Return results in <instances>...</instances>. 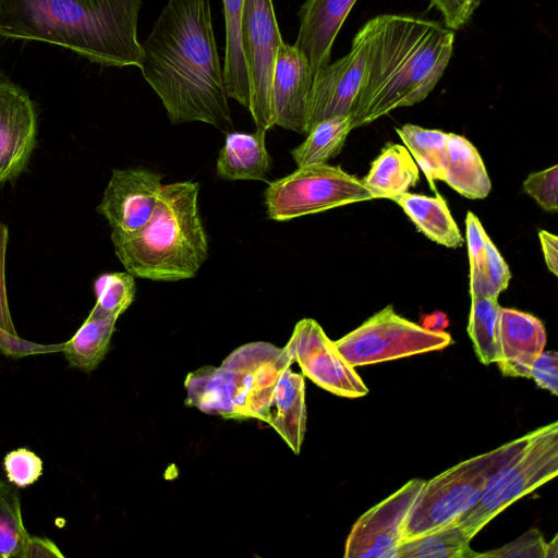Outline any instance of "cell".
Listing matches in <instances>:
<instances>
[{
    "label": "cell",
    "mask_w": 558,
    "mask_h": 558,
    "mask_svg": "<svg viewBox=\"0 0 558 558\" xmlns=\"http://www.w3.org/2000/svg\"><path fill=\"white\" fill-rule=\"evenodd\" d=\"M142 45L140 69L173 124L232 126L209 0H168Z\"/></svg>",
    "instance_id": "6da1fadb"
},
{
    "label": "cell",
    "mask_w": 558,
    "mask_h": 558,
    "mask_svg": "<svg viewBox=\"0 0 558 558\" xmlns=\"http://www.w3.org/2000/svg\"><path fill=\"white\" fill-rule=\"evenodd\" d=\"M364 72L351 113L352 129L424 100L453 53L454 31L408 14H380L360 28Z\"/></svg>",
    "instance_id": "7a4b0ae2"
},
{
    "label": "cell",
    "mask_w": 558,
    "mask_h": 558,
    "mask_svg": "<svg viewBox=\"0 0 558 558\" xmlns=\"http://www.w3.org/2000/svg\"><path fill=\"white\" fill-rule=\"evenodd\" d=\"M143 0H0V36L68 48L104 66L141 65Z\"/></svg>",
    "instance_id": "3957f363"
},
{
    "label": "cell",
    "mask_w": 558,
    "mask_h": 558,
    "mask_svg": "<svg viewBox=\"0 0 558 558\" xmlns=\"http://www.w3.org/2000/svg\"><path fill=\"white\" fill-rule=\"evenodd\" d=\"M199 184H162L148 221L131 232H111L114 253L136 278L175 282L193 278L208 256L198 210Z\"/></svg>",
    "instance_id": "277c9868"
},
{
    "label": "cell",
    "mask_w": 558,
    "mask_h": 558,
    "mask_svg": "<svg viewBox=\"0 0 558 558\" xmlns=\"http://www.w3.org/2000/svg\"><path fill=\"white\" fill-rule=\"evenodd\" d=\"M526 440L527 434L425 481L405 520L402 539L434 532L471 509L492 473L520 451Z\"/></svg>",
    "instance_id": "5b68a950"
},
{
    "label": "cell",
    "mask_w": 558,
    "mask_h": 558,
    "mask_svg": "<svg viewBox=\"0 0 558 558\" xmlns=\"http://www.w3.org/2000/svg\"><path fill=\"white\" fill-rule=\"evenodd\" d=\"M558 473V423L527 434L523 448L487 478L478 501L453 522L472 539L493 518Z\"/></svg>",
    "instance_id": "8992f818"
},
{
    "label": "cell",
    "mask_w": 558,
    "mask_h": 558,
    "mask_svg": "<svg viewBox=\"0 0 558 558\" xmlns=\"http://www.w3.org/2000/svg\"><path fill=\"white\" fill-rule=\"evenodd\" d=\"M264 197L267 216L276 221L375 198L361 179L327 162L298 167L292 173L271 181Z\"/></svg>",
    "instance_id": "52a82bcc"
},
{
    "label": "cell",
    "mask_w": 558,
    "mask_h": 558,
    "mask_svg": "<svg viewBox=\"0 0 558 558\" xmlns=\"http://www.w3.org/2000/svg\"><path fill=\"white\" fill-rule=\"evenodd\" d=\"M450 333L432 330L398 315L392 305L333 341L353 367L440 351L452 343Z\"/></svg>",
    "instance_id": "ba28073f"
},
{
    "label": "cell",
    "mask_w": 558,
    "mask_h": 558,
    "mask_svg": "<svg viewBox=\"0 0 558 558\" xmlns=\"http://www.w3.org/2000/svg\"><path fill=\"white\" fill-rule=\"evenodd\" d=\"M243 50L248 76L250 110L256 130L274 126L271 83L282 37L272 0H243Z\"/></svg>",
    "instance_id": "9c48e42d"
},
{
    "label": "cell",
    "mask_w": 558,
    "mask_h": 558,
    "mask_svg": "<svg viewBox=\"0 0 558 558\" xmlns=\"http://www.w3.org/2000/svg\"><path fill=\"white\" fill-rule=\"evenodd\" d=\"M293 362L286 347L281 349L264 341L241 345L225 359L221 366L232 375L239 420L269 423L276 385Z\"/></svg>",
    "instance_id": "30bf717a"
},
{
    "label": "cell",
    "mask_w": 558,
    "mask_h": 558,
    "mask_svg": "<svg viewBox=\"0 0 558 558\" xmlns=\"http://www.w3.org/2000/svg\"><path fill=\"white\" fill-rule=\"evenodd\" d=\"M286 348L303 374L320 388L350 399L367 395L362 378L315 319L298 322Z\"/></svg>",
    "instance_id": "8fae6325"
},
{
    "label": "cell",
    "mask_w": 558,
    "mask_h": 558,
    "mask_svg": "<svg viewBox=\"0 0 558 558\" xmlns=\"http://www.w3.org/2000/svg\"><path fill=\"white\" fill-rule=\"evenodd\" d=\"M425 481L414 478L364 512L345 542V558H397L408 514Z\"/></svg>",
    "instance_id": "7c38bea8"
},
{
    "label": "cell",
    "mask_w": 558,
    "mask_h": 558,
    "mask_svg": "<svg viewBox=\"0 0 558 558\" xmlns=\"http://www.w3.org/2000/svg\"><path fill=\"white\" fill-rule=\"evenodd\" d=\"M162 177L142 167L114 169L97 211L107 219L112 231L137 230L151 216Z\"/></svg>",
    "instance_id": "4fadbf2b"
},
{
    "label": "cell",
    "mask_w": 558,
    "mask_h": 558,
    "mask_svg": "<svg viewBox=\"0 0 558 558\" xmlns=\"http://www.w3.org/2000/svg\"><path fill=\"white\" fill-rule=\"evenodd\" d=\"M363 72L364 39L359 29L353 37L350 51L327 64L314 76L307 132L322 120L351 116L362 84Z\"/></svg>",
    "instance_id": "5bb4252c"
},
{
    "label": "cell",
    "mask_w": 558,
    "mask_h": 558,
    "mask_svg": "<svg viewBox=\"0 0 558 558\" xmlns=\"http://www.w3.org/2000/svg\"><path fill=\"white\" fill-rule=\"evenodd\" d=\"M313 81L306 57L294 44L282 41L271 83L274 126L306 134Z\"/></svg>",
    "instance_id": "9a60e30c"
},
{
    "label": "cell",
    "mask_w": 558,
    "mask_h": 558,
    "mask_svg": "<svg viewBox=\"0 0 558 558\" xmlns=\"http://www.w3.org/2000/svg\"><path fill=\"white\" fill-rule=\"evenodd\" d=\"M36 133L37 118L29 96L0 75V184L24 170Z\"/></svg>",
    "instance_id": "2e32d148"
},
{
    "label": "cell",
    "mask_w": 558,
    "mask_h": 558,
    "mask_svg": "<svg viewBox=\"0 0 558 558\" xmlns=\"http://www.w3.org/2000/svg\"><path fill=\"white\" fill-rule=\"evenodd\" d=\"M357 0H306L298 15L294 46L306 57L314 76L330 63L335 39Z\"/></svg>",
    "instance_id": "e0dca14e"
},
{
    "label": "cell",
    "mask_w": 558,
    "mask_h": 558,
    "mask_svg": "<svg viewBox=\"0 0 558 558\" xmlns=\"http://www.w3.org/2000/svg\"><path fill=\"white\" fill-rule=\"evenodd\" d=\"M545 344L546 330L537 317L514 308L500 307V359L497 364L502 375L530 378L531 367L544 351Z\"/></svg>",
    "instance_id": "ac0fdd59"
},
{
    "label": "cell",
    "mask_w": 558,
    "mask_h": 558,
    "mask_svg": "<svg viewBox=\"0 0 558 558\" xmlns=\"http://www.w3.org/2000/svg\"><path fill=\"white\" fill-rule=\"evenodd\" d=\"M266 132H231L217 159V173L231 181H264L271 168V158L266 148Z\"/></svg>",
    "instance_id": "d6986e66"
},
{
    "label": "cell",
    "mask_w": 558,
    "mask_h": 558,
    "mask_svg": "<svg viewBox=\"0 0 558 558\" xmlns=\"http://www.w3.org/2000/svg\"><path fill=\"white\" fill-rule=\"evenodd\" d=\"M269 425L280 435L290 449L299 454L306 429L305 384L302 375L290 367L280 375L274 391Z\"/></svg>",
    "instance_id": "ffe728a7"
},
{
    "label": "cell",
    "mask_w": 558,
    "mask_h": 558,
    "mask_svg": "<svg viewBox=\"0 0 558 558\" xmlns=\"http://www.w3.org/2000/svg\"><path fill=\"white\" fill-rule=\"evenodd\" d=\"M441 181L470 199L485 198L492 191L480 153L469 140L454 133H448L447 163Z\"/></svg>",
    "instance_id": "44dd1931"
},
{
    "label": "cell",
    "mask_w": 558,
    "mask_h": 558,
    "mask_svg": "<svg viewBox=\"0 0 558 558\" xmlns=\"http://www.w3.org/2000/svg\"><path fill=\"white\" fill-rule=\"evenodd\" d=\"M361 180L375 198L395 201L416 185L418 167L404 145L388 144Z\"/></svg>",
    "instance_id": "7402d4cb"
},
{
    "label": "cell",
    "mask_w": 558,
    "mask_h": 558,
    "mask_svg": "<svg viewBox=\"0 0 558 558\" xmlns=\"http://www.w3.org/2000/svg\"><path fill=\"white\" fill-rule=\"evenodd\" d=\"M395 202L402 208L420 232L430 241L448 248H458L464 240L446 201L437 194L426 196L404 193Z\"/></svg>",
    "instance_id": "603a6c76"
},
{
    "label": "cell",
    "mask_w": 558,
    "mask_h": 558,
    "mask_svg": "<svg viewBox=\"0 0 558 558\" xmlns=\"http://www.w3.org/2000/svg\"><path fill=\"white\" fill-rule=\"evenodd\" d=\"M185 404L204 413L239 420L234 404L235 387L231 373L223 366H203L186 376Z\"/></svg>",
    "instance_id": "cb8c5ba5"
},
{
    "label": "cell",
    "mask_w": 558,
    "mask_h": 558,
    "mask_svg": "<svg viewBox=\"0 0 558 558\" xmlns=\"http://www.w3.org/2000/svg\"><path fill=\"white\" fill-rule=\"evenodd\" d=\"M119 317L93 307L74 336L62 343L61 351L70 367L92 372L106 356Z\"/></svg>",
    "instance_id": "d4e9b609"
},
{
    "label": "cell",
    "mask_w": 558,
    "mask_h": 558,
    "mask_svg": "<svg viewBox=\"0 0 558 558\" xmlns=\"http://www.w3.org/2000/svg\"><path fill=\"white\" fill-rule=\"evenodd\" d=\"M226 22L223 81L229 98L248 107L250 87L243 50V0H222Z\"/></svg>",
    "instance_id": "484cf974"
},
{
    "label": "cell",
    "mask_w": 558,
    "mask_h": 558,
    "mask_svg": "<svg viewBox=\"0 0 558 558\" xmlns=\"http://www.w3.org/2000/svg\"><path fill=\"white\" fill-rule=\"evenodd\" d=\"M352 130L351 116H338L316 123L303 143L291 150L298 167L326 163L337 156Z\"/></svg>",
    "instance_id": "4316f807"
},
{
    "label": "cell",
    "mask_w": 558,
    "mask_h": 558,
    "mask_svg": "<svg viewBox=\"0 0 558 558\" xmlns=\"http://www.w3.org/2000/svg\"><path fill=\"white\" fill-rule=\"evenodd\" d=\"M396 132L434 190L446 168L448 133L411 123L396 128Z\"/></svg>",
    "instance_id": "83f0119b"
},
{
    "label": "cell",
    "mask_w": 558,
    "mask_h": 558,
    "mask_svg": "<svg viewBox=\"0 0 558 558\" xmlns=\"http://www.w3.org/2000/svg\"><path fill=\"white\" fill-rule=\"evenodd\" d=\"M470 537L451 522L434 532L403 541L397 558H477L470 547Z\"/></svg>",
    "instance_id": "f1b7e54d"
},
{
    "label": "cell",
    "mask_w": 558,
    "mask_h": 558,
    "mask_svg": "<svg viewBox=\"0 0 558 558\" xmlns=\"http://www.w3.org/2000/svg\"><path fill=\"white\" fill-rule=\"evenodd\" d=\"M500 307L496 298H471L468 333L478 360L485 365L497 363L500 359Z\"/></svg>",
    "instance_id": "f546056e"
},
{
    "label": "cell",
    "mask_w": 558,
    "mask_h": 558,
    "mask_svg": "<svg viewBox=\"0 0 558 558\" xmlns=\"http://www.w3.org/2000/svg\"><path fill=\"white\" fill-rule=\"evenodd\" d=\"M9 239V231L5 225L0 222V351L11 357H23L26 355L46 353L61 350V345H40L21 339L14 328L5 290L4 259Z\"/></svg>",
    "instance_id": "4dcf8cb0"
},
{
    "label": "cell",
    "mask_w": 558,
    "mask_h": 558,
    "mask_svg": "<svg viewBox=\"0 0 558 558\" xmlns=\"http://www.w3.org/2000/svg\"><path fill=\"white\" fill-rule=\"evenodd\" d=\"M28 537L20 493L10 482L0 478V558H19Z\"/></svg>",
    "instance_id": "1f68e13d"
},
{
    "label": "cell",
    "mask_w": 558,
    "mask_h": 558,
    "mask_svg": "<svg viewBox=\"0 0 558 558\" xmlns=\"http://www.w3.org/2000/svg\"><path fill=\"white\" fill-rule=\"evenodd\" d=\"M135 277L130 272H107L100 275L94 284L95 308L119 317L135 298Z\"/></svg>",
    "instance_id": "d6a6232c"
},
{
    "label": "cell",
    "mask_w": 558,
    "mask_h": 558,
    "mask_svg": "<svg viewBox=\"0 0 558 558\" xmlns=\"http://www.w3.org/2000/svg\"><path fill=\"white\" fill-rule=\"evenodd\" d=\"M487 236L480 219L472 211H468L465 217V241L470 260L471 298L487 296L485 275V245Z\"/></svg>",
    "instance_id": "836d02e7"
},
{
    "label": "cell",
    "mask_w": 558,
    "mask_h": 558,
    "mask_svg": "<svg viewBox=\"0 0 558 558\" xmlns=\"http://www.w3.org/2000/svg\"><path fill=\"white\" fill-rule=\"evenodd\" d=\"M3 468L7 481L15 487L25 488L43 475V461L32 450L17 448L4 456Z\"/></svg>",
    "instance_id": "e575fe53"
},
{
    "label": "cell",
    "mask_w": 558,
    "mask_h": 558,
    "mask_svg": "<svg viewBox=\"0 0 558 558\" xmlns=\"http://www.w3.org/2000/svg\"><path fill=\"white\" fill-rule=\"evenodd\" d=\"M524 192L546 211L558 210V166L530 173L523 182Z\"/></svg>",
    "instance_id": "d590c367"
},
{
    "label": "cell",
    "mask_w": 558,
    "mask_h": 558,
    "mask_svg": "<svg viewBox=\"0 0 558 558\" xmlns=\"http://www.w3.org/2000/svg\"><path fill=\"white\" fill-rule=\"evenodd\" d=\"M545 545L543 534L537 529H531L517 539L500 548L478 553L480 557L492 558H545Z\"/></svg>",
    "instance_id": "8d00e7d4"
},
{
    "label": "cell",
    "mask_w": 558,
    "mask_h": 558,
    "mask_svg": "<svg viewBox=\"0 0 558 558\" xmlns=\"http://www.w3.org/2000/svg\"><path fill=\"white\" fill-rule=\"evenodd\" d=\"M485 275L487 296L498 299L499 294L508 289L511 272L508 264L489 236H487L485 245Z\"/></svg>",
    "instance_id": "74e56055"
},
{
    "label": "cell",
    "mask_w": 558,
    "mask_h": 558,
    "mask_svg": "<svg viewBox=\"0 0 558 558\" xmlns=\"http://www.w3.org/2000/svg\"><path fill=\"white\" fill-rule=\"evenodd\" d=\"M484 0H428L444 19V25L452 31L464 27Z\"/></svg>",
    "instance_id": "f35d334b"
},
{
    "label": "cell",
    "mask_w": 558,
    "mask_h": 558,
    "mask_svg": "<svg viewBox=\"0 0 558 558\" xmlns=\"http://www.w3.org/2000/svg\"><path fill=\"white\" fill-rule=\"evenodd\" d=\"M538 387L553 395L558 392V354L556 351H543L531 367V377Z\"/></svg>",
    "instance_id": "ab89813d"
},
{
    "label": "cell",
    "mask_w": 558,
    "mask_h": 558,
    "mask_svg": "<svg viewBox=\"0 0 558 558\" xmlns=\"http://www.w3.org/2000/svg\"><path fill=\"white\" fill-rule=\"evenodd\" d=\"M63 558L58 546L47 537L31 536L25 542L19 558Z\"/></svg>",
    "instance_id": "60d3db41"
},
{
    "label": "cell",
    "mask_w": 558,
    "mask_h": 558,
    "mask_svg": "<svg viewBox=\"0 0 558 558\" xmlns=\"http://www.w3.org/2000/svg\"><path fill=\"white\" fill-rule=\"evenodd\" d=\"M538 238L548 270L558 276V238L546 230H541Z\"/></svg>",
    "instance_id": "b9f144b4"
},
{
    "label": "cell",
    "mask_w": 558,
    "mask_h": 558,
    "mask_svg": "<svg viewBox=\"0 0 558 558\" xmlns=\"http://www.w3.org/2000/svg\"><path fill=\"white\" fill-rule=\"evenodd\" d=\"M558 555V536L555 535L554 538L546 543L545 545V558H556Z\"/></svg>",
    "instance_id": "7bdbcfd3"
}]
</instances>
